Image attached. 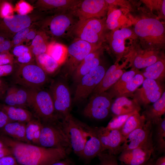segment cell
<instances>
[{"mask_svg": "<svg viewBox=\"0 0 165 165\" xmlns=\"http://www.w3.org/2000/svg\"><path fill=\"white\" fill-rule=\"evenodd\" d=\"M26 123L14 121L0 129V133L16 140L28 143L25 134Z\"/></svg>", "mask_w": 165, "mask_h": 165, "instance_id": "4316f807", "label": "cell"}, {"mask_svg": "<svg viewBox=\"0 0 165 165\" xmlns=\"http://www.w3.org/2000/svg\"><path fill=\"white\" fill-rule=\"evenodd\" d=\"M87 139L81 158L90 160L104 152L101 144L92 127L88 126Z\"/></svg>", "mask_w": 165, "mask_h": 165, "instance_id": "d4e9b609", "label": "cell"}, {"mask_svg": "<svg viewBox=\"0 0 165 165\" xmlns=\"http://www.w3.org/2000/svg\"><path fill=\"white\" fill-rule=\"evenodd\" d=\"M138 5L133 11L134 15L129 12V16L134 32L139 39V46L144 50H164V24L145 6Z\"/></svg>", "mask_w": 165, "mask_h": 165, "instance_id": "6da1fadb", "label": "cell"}, {"mask_svg": "<svg viewBox=\"0 0 165 165\" xmlns=\"http://www.w3.org/2000/svg\"><path fill=\"white\" fill-rule=\"evenodd\" d=\"M130 55L125 61L119 64L115 62L106 71L102 80L93 91L92 94H97L106 92L126 72L124 69L129 62Z\"/></svg>", "mask_w": 165, "mask_h": 165, "instance_id": "44dd1931", "label": "cell"}, {"mask_svg": "<svg viewBox=\"0 0 165 165\" xmlns=\"http://www.w3.org/2000/svg\"><path fill=\"white\" fill-rule=\"evenodd\" d=\"M0 16L1 18L11 16L13 9L9 2L3 1L0 3Z\"/></svg>", "mask_w": 165, "mask_h": 165, "instance_id": "bcb514c9", "label": "cell"}, {"mask_svg": "<svg viewBox=\"0 0 165 165\" xmlns=\"http://www.w3.org/2000/svg\"><path fill=\"white\" fill-rule=\"evenodd\" d=\"M13 55L9 52L0 53V65L13 64Z\"/></svg>", "mask_w": 165, "mask_h": 165, "instance_id": "c3c4849f", "label": "cell"}, {"mask_svg": "<svg viewBox=\"0 0 165 165\" xmlns=\"http://www.w3.org/2000/svg\"><path fill=\"white\" fill-rule=\"evenodd\" d=\"M39 143L40 146L44 147L64 149L68 154L72 150L69 138L59 121L42 123Z\"/></svg>", "mask_w": 165, "mask_h": 165, "instance_id": "5b68a950", "label": "cell"}, {"mask_svg": "<svg viewBox=\"0 0 165 165\" xmlns=\"http://www.w3.org/2000/svg\"><path fill=\"white\" fill-rule=\"evenodd\" d=\"M0 140L10 150L20 165H51L65 159L64 149L48 148L19 141L0 133Z\"/></svg>", "mask_w": 165, "mask_h": 165, "instance_id": "7a4b0ae2", "label": "cell"}, {"mask_svg": "<svg viewBox=\"0 0 165 165\" xmlns=\"http://www.w3.org/2000/svg\"><path fill=\"white\" fill-rule=\"evenodd\" d=\"M12 155L10 149L7 146L0 148V158Z\"/></svg>", "mask_w": 165, "mask_h": 165, "instance_id": "db71d44e", "label": "cell"}, {"mask_svg": "<svg viewBox=\"0 0 165 165\" xmlns=\"http://www.w3.org/2000/svg\"><path fill=\"white\" fill-rule=\"evenodd\" d=\"M48 36L43 31L38 32L31 42L29 48L35 57L46 53L49 44Z\"/></svg>", "mask_w": 165, "mask_h": 165, "instance_id": "8d00e7d4", "label": "cell"}, {"mask_svg": "<svg viewBox=\"0 0 165 165\" xmlns=\"http://www.w3.org/2000/svg\"><path fill=\"white\" fill-rule=\"evenodd\" d=\"M13 71V64L0 65V78L10 75Z\"/></svg>", "mask_w": 165, "mask_h": 165, "instance_id": "f907efd6", "label": "cell"}, {"mask_svg": "<svg viewBox=\"0 0 165 165\" xmlns=\"http://www.w3.org/2000/svg\"><path fill=\"white\" fill-rule=\"evenodd\" d=\"M27 89L28 106L33 109L42 123L59 121L49 92L40 89Z\"/></svg>", "mask_w": 165, "mask_h": 165, "instance_id": "3957f363", "label": "cell"}, {"mask_svg": "<svg viewBox=\"0 0 165 165\" xmlns=\"http://www.w3.org/2000/svg\"><path fill=\"white\" fill-rule=\"evenodd\" d=\"M99 138L104 152L116 156L121 152V147L124 140L119 130H109L106 127H92Z\"/></svg>", "mask_w": 165, "mask_h": 165, "instance_id": "2e32d148", "label": "cell"}, {"mask_svg": "<svg viewBox=\"0 0 165 165\" xmlns=\"http://www.w3.org/2000/svg\"><path fill=\"white\" fill-rule=\"evenodd\" d=\"M65 159L55 163L51 165H72L70 161Z\"/></svg>", "mask_w": 165, "mask_h": 165, "instance_id": "9f6ffc18", "label": "cell"}, {"mask_svg": "<svg viewBox=\"0 0 165 165\" xmlns=\"http://www.w3.org/2000/svg\"><path fill=\"white\" fill-rule=\"evenodd\" d=\"M155 165H165V156L159 157L155 162Z\"/></svg>", "mask_w": 165, "mask_h": 165, "instance_id": "6f0895ef", "label": "cell"}, {"mask_svg": "<svg viewBox=\"0 0 165 165\" xmlns=\"http://www.w3.org/2000/svg\"><path fill=\"white\" fill-rule=\"evenodd\" d=\"M154 152L152 142L134 149L123 151L118 160L125 165H142L150 160Z\"/></svg>", "mask_w": 165, "mask_h": 165, "instance_id": "ac0fdd59", "label": "cell"}, {"mask_svg": "<svg viewBox=\"0 0 165 165\" xmlns=\"http://www.w3.org/2000/svg\"><path fill=\"white\" fill-rule=\"evenodd\" d=\"M49 92L59 119H63L71 114L72 100L69 88L64 82L57 80L52 82Z\"/></svg>", "mask_w": 165, "mask_h": 165, "instance_id": "8fae6325", "label": "cell"}, {"mask_svg": "<svg viewBox=\"0 0 165 165\" xmlns=\"http://www.w3.org/2000/svg\"><path fill=\"white\" fill-rule=\"evenodd\" d=\"M80 0H39L35 6L42 11L55 14L68 12Z\"/></svg>", "mask_w": 165, "mask_h": 165, "instance_id": "603a6c76", "label": "cell"}, {"mask_svg": "<svg viewBox=\"0 0 165 165\" xmlns=\"http://www.w3.org/2000/svg\"><path fill=\"white\" fill-rule=\"evenodd\" d=\"M31 29L29 27L16 32L13 37L12 44L15 46L20 45L21 43L25 40L27 34Z\"/></svg>", "mask_w": 165, "mask_h": 165, "instance_id": "ee69618b", "label": "cell"}, {"mask_svg": "<svg viewBox=\"0 0 165 165\" xmlns=\"http://www.w3.org/2000/svg\"><path fill=\"white\" fill-rule=\"evenodd\" d=\"M37 34L35 31L31 29L27 34L25 39L28 40H33Z\"/></svg>", "mask_w": 165, "mask_h": 165, "instance_id": "11a10c76", "label": "cell"}, {"mask_svg": "<svg viewBox=\"0 0 165 165\" xmlns=\"http://www.w3.org/2000/svg\"><path fill=\"white\" fill-rule=\"evenodd\" d=\"M31 51L28 47L23 45H19L15 46L13 49V55L17 58L24 56Z\"/></svg>", "mask_w": 165, "mask_h": 165, "instance_id": "7dc6e473", "label": "cell"}, {"mask_svg": "<svg viewBox=\"0 0 165 165\" xmlns=\"http://www.w3.org/2000/svg\"><path fill=\"white\" fill-rule=\"evenodd\" d=\"M145 79L141 72L136 74L132 79L117 91L110 94L113 98L121 97H133L134 92L142 84Z\"/></svg>", "mask_w": 165, "mask_h": 165, "instance_id": "f546056e", "label": "cell"}, {"mask_svg": "<svg viewBox=\"0 0 165 165\" xmlns=\"http://www.w3.org/2000/svg\"><path fill=\"white\" fill-rule=\"evenodd\" d=\"M152 126V124L151 122L146 121L143 126L129 134L125 138L121 147V152L123 150L134 149L153 142Z\"/></svg>", "mask_w": 165, "mask_h": 165, "instance_id": "e0dca14e", "label": "cell"}, {"mask_svg": "<svg viewBox=\"0 0 165 165\" xmlns=\"http://www.w3.org/2000/svg\"><path fill=\"white\" fill-rule=\"evenodd\" d=\"M142 86L134 93L133 99L141 106L146 107L149 104L158 100L164 92L163 82L154 80L145 79Z\"/></svg>", "mask_w": 165, "mask_h": 165, "instance_id": "9a60e30c", "label": "cell"}, {"mask_svg": "<svg viewBox=\"0 0 165 165\" xmlns=\"http://www.w3.org/2000/svg\"><path fill=\"white\" fill-rule=\"evenodd\" d=\"M42 123L33 119L26 123V136L30 144L40 146L39 139Z\"/></svg>", "mask_w": 165, "mask_h": 165, "instance_id": "e575fe53", "label": "cell"}, {"mask_svg": "<svg viewBox=\"0 0 165 165\" xmlns=\"http://www.w3.org/2000/svg\"><path fill=\"white\" fill-rule=\"evenodd\" d=\"M103 44H93L75 38L68 48L66 61L62 69L65 77L72 76L85 58L90 53L103 46Z\"/></svg>", "mask_w": 165, "mask_h": 165, "instance_id": "8992f818", "label": "cell"}, {"mask_svg": "<svg viewBox=\"0 0 165 165\" xmlns=\"http://www.w3.org/2000/svg\"><path fill=\"white\" fill-rule=\"evenodd\" d=\"M113 98L107 91L92 94L83 111L84 116L90 119L100 120L108 115Z\"/></svg>", "mask_w": 165, "mask_h": 165, "instance_id": "5bb4252c", "label": "cell"}, {"mask_svg": "<svg viewBox=\"0 0 165 165\" xmlns=\"http://www.w3.org/2000/svg\"><path fill=\"white\" fill-rule=\"evenodd\" d=\"M99 163L97 165H119L115 156L103 152L97 156Z\"/></svg>", "mask_w": 165, "mask_h": 165, "instance_id": "7bdbcfd3", "label": "cell"}, {"mask_svg": "<svg viewBox=\"0 0 165 165\" xmlns=\"http://www.w3.org/2000/svg\"><path fill=\"white\" fill-rule=\"evenodd\" d=\"M46 53L61 66L66 61L68 48L64 44L53 41L49 43Z\"/></svg>", "mask_w": 165, "mask_h": 165, "instance_id": "1f68e13d", "label": "cell"}, {"mask_svg": "<svg viewBox=\"0 0 165 165\" xmlns=\"http://www.w3.org/2000/svg\"><path fill=\"white\" fill-rule=\"evenodd\" d=\"M146 122L145 117L138 112L130 116L119 130L125 138L134 130L143 126Z\"/></svg>", "mask_w": 165, "mask_h": 165, "instance_id": "d6a6232c", "label": "cell"}, {"mask_svg": "<svg viewBox=\"0 0 165 165\" xmlns=\"http://www.w3.org/2000/svg\"><path fill=\"white\" fill-rule=\"evenodd\" d=\"M9 87L7 83L0 78V99L5 97Z\"/></svg>", "mask_w": 165, "mask_h": 165, "instance_id": "f5cc1de1", "label": "cell"}, {"mask_svg": "<svg viewBox=\"0 0 165 165\" xmlns=\"http://www.w3.org/2000/svg\"><path fill=\"white\" fill-rule=\"evenodd\" d=\"M35 57L36 64L47 75L55 73L61 66L57 62L46 53Z\"/></svg>", "mask_w": 165, "mask_h": 165, "instance_id": "d590c367", "label": "cell"}, {"mask_svg": "<svg viewBox=\"0 0 165 165\" xmlns=\"http://www.w3.org/2000/svg\"><path fill=\"white\" fill-rule=\"evenodd\" d=\"M61 122L69 138L72 150L81 158L88 137V125L71 114L61 120Z\"/></svg>", "mask_w": 165, "mask_h": 165, "instance_id": "ba28073f", "label": "cell"}, {"mask_svg": "<svg viewBox=\"0 0 165 165\" xmlns=\"http://www.w3.org/2000/svg\"><path fill=\"white\" fill-rule=\"evenodd\" d=\"M140 1L145 4V7L151 12L156 13L160 20L165 21V0H141Z\"/></svg>", "mask_w": 165, "mask_h": 165, "instance_id": "f35d334b", "label": "cell"}, {"mask_svg": "<svg viewBox=\"0 0 165 165\" xmlns=\"http://www.w3.org/2000/svg\"><path fill=\"white\" fill-rule=\"evenodd\" d=\"M138 112L113 116L106 127L109 130H120L128 118Z\"/></svg>", "mask_w": 165, "mask_h": 165, "instance_id": "60d3db41", "label": "cell"}, {"mask_svg": "<svg viewBox=\"0 0 165 165\" xmlns=\"http://www.w3.org/2000/svg\"><path fill=\"white\" fill-rule=\"evenodd\" d=\"M16 9L19 14L26 15L33 9V7L24 1H20L16 5Z\"/></svg>", "mask_w": 165, "mask_h": 165, "instance_id": "f6af8a7d", "label": "cell"}, {"mask_svg": "<svg viewBox=\"0 0 165 165\" xmlns=\"http://www.w3.org/2000/svg\"><path fill=\"white\" fill-rule=\"evenodd\" d=\"M137 38L133 29L130 27L108 31L104 42L107 43L109 52L115 57V62L119 63L122 58L128 56L132 49L126 46V40Z\"/></svg>", "mask_w": 165, "mask_h": 165, "instance_id": "9c48e42d", "label": "cell"}, {"mask_svg": "<svg viewBox=\"0 0 165 165\" xmlns=\"http://www.w3.org/2000/svg\"><path fill=\"white\" fill-rule=\"evenodd\" d=\"M155 161L153 160L150 159L146 163L142 165H155Z\"/></svg>", "mask_w": 165, "mask_h": 165, "instance_id": "680465c9", "label": "cell"}, {"mask_svg": "<svg viewBox=\"0 0 165 165\" xmlns=\"http://www.w3.org/2000/svg\"><path fill=\"white\" fill-rule=\"evenodd\" d=\"M28 100L27 89L14 86L9 87L4 97L5 104L23 108L28 106Z\"/></svg>", "mask_w": 165, "mask_h": 165, "instance_id": "484cf974", "label": "cell"}, {"mask_svg": "<svg viewBox=\"0 0 165 165\" xmlns=\"http://www.w3.org/2000/svg\"><path fill=\"white\" fill-rule=\"evenodd\" d=\"M144 68L141 72L145 79L163 82L165 77V57Z\"/></svg>", "mask_w": 165, "mask_h": 165, "instance_id": "4dcf8cb0", "label": "cell"}, {"mask_svg": "<svg viewBox=\"0 0 165 165\" xmlns=\"http://www.w3.org/2000/svg\"><path fill=\"white\" fill-rule=\"evenodd\" d=\"M31 19L28 15L19 14L0 18V35L8 37L30 26Z\"/></svg>", "mask_w": 165, "mask_h": 165, "instance_id": "ffe728a7", "label": "cell"}, {"mask_svg": "<svg viewBox=\"0 0 165 165\" xmlns=\"http://www.w3.org/2000/svg\"><path fill=\"white\" fill-rule=\"evenodd\" d=\"M75 17L69 12L55 14L48 17L43 24L44 31L47 36L57 38L72 35L76 23Z\"/></svg>", "mask_w": 165, "mask_h": 165, "instance_id": "30bf717a", "label": "cell"}, {"mask_svg": "<svg viewBox=\"0 0 165 165\" xmlns=\"http://www.w3.org/2000/svg\"><path fill=\"white\" fill-rule=\"evenodd\" d=\"M141 72L139 69L131 68L129 71L124 72L118 81L106 91L110 94H112L130 80L136 74Z\"/></svg>", "mask_w": 165, "mask_h": 165, "instance_id": "ab89813d", "label": "cell"}, {"mask_svg": "<svg viewBox=\"0 0 165 165\" xmlns=\"http://www.w3.org/2000/svg\"><path fill=\"white\" fill-rule=\"evenodd\" d=\"M0 165H18L16 160L12 155L0 158Z\"/></svg>", "mask_w": 165, "mask_h": 165, "instance_id": "681fc988", "label": "cell"}, {"mask_svg": "<svg viewBox=\"0 0 165 165\" xmlns=\"http://www.w3.org/2000/svg\"><path fill=\"white\" fill-rule=\"evenodd\" d=\"M141 109L140 106L134 99L130 100L127 97H121L113 100L110 112L114 116L139 112Z\"/></svg>", "mask_w": 165, "mask_h": 165, "instance_id": "cb8c5ba5", "label": "cell"}, {"mask_svg": "<svg viewBox=\"0 0 165 165\" xmlns=\"http://www.w3.org/2000/svg\"><path fill=\"white\" fill-rule=\"evenodd\" d=\"M0 110L13 121L27 123L33 119L32 114L24 108L0 104Z\"/></svg>", "mask_w": 165, "mask_h": 165, "instance_id": "83f0119b", "label": "cell"}, {"mask_svg": "<svg viewBox=\"0 0 165 165\" xmlns=\"http://www.w3.org/2000/svg\"><path fill=\"white\" fill-rule=\"evenodd\" d=\"M108 6L105 0H82L68 12L79 20L106 17Z\"/></svg>", "mask_w": 165, "mask_h": 165, "instance_id": "7c38bea8", "label": "cell"}, {"mask_svg": "<svg viewBox=\"0 0 165 165\" xmlns=\"http://www.w3.org/2000/svg\"><path fill=\"white\" fill-rule=\"evenodd\" d=\"M12 122L14 121L11 120L4 112L0 110V129L8 123Z\"/></svg>", "mask_w": 165, "mask_h": 165, "instance_id": "816d5d0a", "label": "cell"}, {"mask_svg": "<svg viewBox=\"0 0 165 165\" xmlns=\"http://www.w3.org/2000/svg\"><path fill=\"white\" fill-rule=\"evenodd\" d=\"M106 71L105 68L100 64L82 77L77 83L73 101L80 102L92 94L102 80Z\"/></svg>", "mask_w": 165, "mask_h": 165, "instance_id": "4fadbf2b", "label": "cell"}, {"mask_svg": "<svg viewBox=\"0 0 165 165\" xmlns=\"http://www.w3.org/2000/svg\"><path fill=\"white\" fill-rule=\"evenodd\" d=\"M106 17L101 19L91 18L77 21L72 35L93 44H103L108 32L106 24Z\"/></svg>", "mask_w": 165, "mask_h": 165, "instance_id": "277c9868", "label": "cell"}, {"mask_svg": "<svg viewBox=\"0 0 165 165\" xmlns=\"http://www.w3.org/2000/svg\"><path fill=\"white\" fill-rule=\"evenodd\" d=\"M100 57L88 61H82L72 75L74 82L78 83L81 78L93 69L100 64Z\"/></svg>", "mask_w": 165, "mask_h": 165, "instance_id": "836d02e7", "label": "cell"}, {"mask_svg": "<svg viewBox=\"0 0 165 165\" xmlns=\"http://www.w3.org/2000/svg\"><path fill=\"white\" fill-rule=\"evenodd\" d=\"M155 127V141L156 148L159 152L165 150V119L161 118L152 123Z\"/></svg>", "mask_w": 165, "mask_h": 165, "instance_id": "74e56055", "label": "cell"}, {"mask_svg": "<svg viewBox=\"0 0 165 165\" xmlns=\"http://www.w3.org/2000/svg\"><path fill=\"white\" fill-rule=\"evenodd\" d=\"M3 1V0H0V3Z\"/></svg>", "mask_w": 165, "mask_h": 165, "instance_id": "91938a15", "label": "cell"}, {"mask_svg": "<svg viewBox=\"0 0 165 165\" xmlns=\"http://www.w3.org/2000/svg\"><path fill=\"white\" fill-rule=\"evenodd\" d=\"M163 51L147 50L141 48H132L129 67L139 70L144 68L164 57Z\"/></svg>", "mask_w": 165, "mask_h": 165, "instance_id": "d6986e66", "label": "cell"}, {"mask_svg": "<svg viewBox=\"0 0 165 165\" xmlns=\"http://www.w3.org/2000/svg\"><path fill=\"white\" fill-rule=\"evenodd\" d=\"M146 108L141 115L145 117L146 121H150L152 123L162 118L165 113V91L158 100Z\"/></svg>", "mask_w": 165, "mask_h": 165, "instance_id": "f1b7e54d", "label": "cell"}, {"mask_svg": "<svg viewBox=\"0 0 165 165\" xmlns=\"http://www.w3.org/2000/svg\"><path fill=\"white\" fill-rule=\"evenodd\" d=\"M105 24L110 31L130 27L132 25L129 16V11L116 6H108Z\"/></svg>", "mask_w": 165, "mask_h": 165, "instance_id": "7402d4cb", "label": "cell"}, {"mask_svg": "<svg viewBox=\"0 0 165 165\" xmlns=\"http://www.w3.org/2000/svg\"><path fill=\"white\" fill-rule=\"evenodd\" d=\"M15 83L29 89H40L48 80L47 75L33 62L20 64L13 76Z\"/></svg>", "mask_w": 165, "mask_h": 165, "instance_id": "52a82bcc", "label": "cell"}, {"mask_svg": "<svg viewBox=\"0 0 165 165\" xmlns=\"http://www.w3.org/2000/svg\"><path fill=\"white\" fill-rule=\"evenodd\" d=\"M108 6H116L128 10L130 12H133L135 9V4L132 1L127 0H105Z\"/></svg>", "mask_w": 165, "mask_h": 165, "instance_id": "b9f144b4", "label": "cell"}]
</instances>
